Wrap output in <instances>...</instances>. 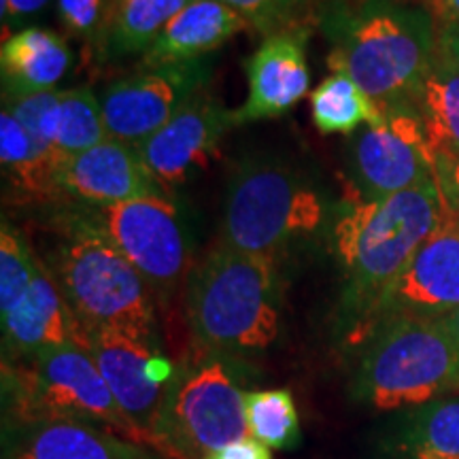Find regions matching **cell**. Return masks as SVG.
Here are the masks:
<instances>
[{"label":"cell","instance_id":"obj_1","mask_svg":"<svg viewBox=\"0 0 459 459\" xmlns=\"http://www.w3.org/2000/svg\"><path fill=\"white\" fill-rule=\"evenodd\" d=\"M443 217L436 181L385 198H353L334 223L344 274L342 307L359 324Z\"/></svg>","mask_w":459,"mask_h":459},{"label":"cell","instance_id":"obj_2","mask_svg":"<svg viewBox=\"0 0 459 459\" xmlns=\"http://www.w3.org/2000/svg\"><path fill=\"white\" fill-rule=\"evenodd\" d=\"M328 30L330 68L347 73L378 108L412 102L438 48L432 15L392 0L341 13Z\"/></svg>","mask_w":459,"mask_h":459},{"label":"cell","instance_id":"obj_3","mask_svg":"<svg viewBox=\"0 0 459 459\" xmlns=\"http://www.w3.org/2000/svg\"><path fill=\"white\" fill-rule=\"evenodd\" d=\"M186 307L192 334L209 351H264L281 325L277 257L217 247L189 273Z\"/></svg>","mask_w":459,"mask_h":459},{"label":"cell","instance_id":"obj_4","mask_svg":"<svg viewBox=\"0 0 459 459\" xmlns=\"http://www.w3.org/2000/svg\"><path fill=\"white\" fill-rule=\"evenodd\" d=\"M51 274L85 334L119 330L158 342L152 287L105 237L94 217L68 223Z\"/></svg>","mask_w":459,"mask_h":459},{"label":"cell","instance_id":"obj_5","mask_svg":"<svg viewBox=\"0 0 459 459\" xmlns=\"http://www.w3.org/2000/svg\"><path fill=\"white\" fill-rule=\"evenodd\" d=\"M459 387V344L445 319H387L368 332L355 394L377 411L423 406Z\"/></svg>","mask_w":459,"mask_h":459},{"label":"cell","instance_id":"obj_6","mask_svg":"<svg viewBox=\"0 0 459 459\" xmlns=\"http://www.w3.org/2000/svg\"><path fill=\"white\" fill-rule=\"evenodd\" d=\"M325 217L324 196L296 169L264 158L247 160L228 183L221 245L277 257L296 240L313 237Z\"/></svg>","mask_w":459,"mask_h":459},{"label":"cell","instance_id":"obj_7","mask_svg":"<svg viewBox=\"0 0 459 459\" xmlns=\"http://www.w3.org/2000/svg\"><path fill=\"white\" fill-rule=\"evenodd\" d=\"M4 394L9 395L11 423L68 419L149 445L119 409L94 358L79 344L43 349L24 358V364L4 368Z\"/></svg>","mask_w":459,"mask_h":459},{"label":"cell","instance_id":"obj_8","mask_svg":"<svg viewBox=\"0 0 459 459\" xmlns=\"http://www.w3.org/2000/svg\"><path fill=\"white\" fill-rule=\"evenodd\" d=\"M245 395L237 372L221 358H206L172 377L156 428L158 451L177 459H206L249 438Z\"/></svg>","mask_w":459,"mask_h":459},{"label":"cell","instance_id":"obj_9","mask_svg":"<svg viewBox=\"0 0 459 459\" xmlns=\"http://www.w3.org/2000/svg\"><path fill=\"white\" fill-rule=\"evenodd\" d=\"M105 237L117 247L153 296L169 298L192 266V232L175 200L164 194L105 206L94 215Z\"/></svg>","mask_w":459,"mask_h":459},{"label":"cell","instance_id":"obj_10","mask_svg":"<svg viewBox=\"0 0 459 459\" xmlns=\"http://www.w3.org/2000/svg\"><path fill=\"white\" fill-rule=\"evenodd\" d=\"M349 172L358 198L364 200L385 198L434 181V156L412 102L381 108L377 122L353 132Z\"/></svg>","mask_w":459,"mask_h":459},{"label":"cell","instance_id":"obj_11","mask_svg":"<svg viewBox=\"0 0 459 459\" xmlns=\"http://www.w3.org/2000/svg\"><path fill=\"white\" fill-rule=\"evenodd\" d=\"M213 68L206 60L139 66L102 91L100 107L108 139L139 147L200 94Z\"/></svg>","mask_w":459,"mask_h":459},{"label":"cell","instance_id":"obj_12","mask_svg":"<svg viewBox=\"0 0 459 459\" xmlns=\"http://www.w3.org/2000/svg\"><path fill=\"white\" fill-rule=\"evenodd\" d=\"M459 307V221L443 206L434 232L377 298L358 328L366 334L387 319H443Z\"/></svg>","mask_w":459,"mask_h":459},{"label":"cell","instance_id":"obj_13","mask_svg":"<svg viewBox=\"0 0 459 459\" xmlns=\"http://www.w3.org/2000/svg\"><path fill=\"white\" fill-rule=\"evenodd\" d=\"M88 351L124 415L158 449L156 428L175 377L158 342L119 330H94L88 332Z\"/></svg>","mask_w":459,"mask_h":459},{"label":"cell","instance_id":"obj_14","mask_svg":"<svg viewBox=\"0 0 459 459\" xmlns=\"http://www.w3.org/2000/svg\"><path fill=\"white\" fill-rule=\"evenodd\" d=\"M234 126V111L200 91L162 130L136 149L158 187L170 192L206 166L215 156L221 136Z\"/></svg>","mask_w":459,"mask_h":459},{"label":"cell","instance_id":"obj_15","mask_svg":"<svg viewBox=\"0 0 459 459\" xmlns=\"http://www.w3.org/2000/svg\"><path fill=\"white\" fill-rule=\"evenodd\" d=\"M56 186L60 194L99 209L164 194L143 164L139 149L115 139L68 156L56 172Z\"/></svg>","mask_w":459,"mask_h":459},{"label":"cell","instance_id":"obj_16","mask_svg":"<svg viewBox=\"0 0 459 459\" xmlns=\"http://www.w3.org/2000/svg\"><path fill=\"white\" fill-rule=\"evenodd\" d=\"M249 96L234 111L238 124L274 119L290 111L308 91L307 34L274 32L247 60Z\"/></svg>","mask_w":459,"mask_h":459},{"label":"cell","instance_id":"obj_17","mask_svg":"<svg viewBox=\"0 0 459 459\" xmlns=\"http://www.w3.org/2000/svg\"><path fill=\"white\" fill-rule=\"evenodd\" d=\"M7 440V459H156L111 429L68 419L13 423Z\"/></svg>","mask_w":459,"mask_h":459},{"label":"cell","instance_id":"obj_18","mask_svg":"<svg viewBox=\"0 0 459 459\" xmlns=\"http://www.w3.org/2000/svg\"><path fill=\"white\" fill-rule=\"evenodd\" d=\"M3 336L9 351L20 358L62 344L88 349V334L68 308L54 274L41 262L26 300L9 317H3Z\"/></svg>","mask_w":459,"mask_h":459},{"label":"cell","instance_id":"obj_19","mask_svg":"<svg viewBox=\"0 0 459 459\" xmlns=\"http://www.w3.org/2000/svg\"><path fill=\"white\" fill-rule=\"evenodd\" d=\"M245 28H249V22L221 0H194L172 17L170 24L143 54L141 66L203 60Z\"/></svg>","mask_w":459,"mask_h":459},{"label":"cell","instance_id":"obj_20","mask_svg":"<svg viewBox=\"0 0 459 459\" xmlns=\"http://www.w3.org/2000/svg\"><path fill=\"white\" fill-rule=\"evenodd\" d=\"M71 65L65 39L43 28H24L0 49L3 100L26 99L56 88Z\"/></svg>","mask_w":459,"mask_h":459},{"label":"cell","instance_id":"obj_21","mask_svg":"<svg viewBox=\"0 0 459 459\" xmlns=\"http://www.w3.org/2000/svg\"><path fill=\"white\" fill-rule=\"evenodd\" d=\"M412 105L432 156L459 158V66L438 48Z\"/></svg>","mask_w":459,"mask_h":459},{"label":"cell","instance_id":"obj_22","mask_svg":"<svg viewBox=\"0 0 459 459\" xmlns=\"http://www.w3.org/2000/svg\"><path fill=\"white\" fill-rule=\"evenodd\" d=\"M313 124L321 134L351 136L361 126L377 122L381 108L347 73L332 71L311 94Z\"/></svg>","mask_w":459,"mask_h":459},{"label":"cell","instance_id":"obj_23","mask_svg":"<svg viewBox=\"0 0 459 459\" xmlns=\"http://www.w3.org/2000/svg\"><path fill=\"white\" fill-rule=\"evenodd\" d=\"M194 0H117L107 34L111 56L145 54L177 13Z\"/></svg>","mask_w":459,"mask_h":459},{"label":"cell","instance_id":"obj_24","mask_svg":"<svg viewBox=\"0 0 459 459\" xmlns=\"http://www.w3.org/2000/svg\"><path fill=\"white\" fill-rule=\"evenodd\" d=\"M404 459H459V395L417 406L400 438Z\"/></svg>","mask_w":459,"mask_h":459},{"label":"cell","instance_id":"obj_25","mask_svg":"<svg viewBox=\"0 0 459 459\" xmlns=\"http://www.w3.org/2000/svg\"><path fill=\"white\" fill-rule=\"evenodd\" d=\"M0 162L11 181L30 196H54L56 166L34 147L30 134L7 108L0 113Z\"/></svg>","mask_w":459,"mask_h":459},{"label":"cell","instance_id":"obj_26","mask_svg":"<svg viewBox=\"0 0 459 459\" xmlns=\"http://www.w3.org/2000/svg\"><path fill=\"white\" fill-rule=\"evenodd\" d=\"M245 415L249 436L268 449H294L300 443V419L290 389L247 392Z\"/></svg>","mask_w":459,"mask_h":459},{"label":"cell","instance_id":"obj_27","mask_svg":"<svg viewBox=\"0 0 459 459\" xmlns=\"http://www.w3.org/2000/svg\"><path fill=\"white\" fill-rule=\"evenodd\" d=\"M39 262L26 249L24 240L7 223L0 232V317L11 313L26 300Z\"/></svg>","mask_w":459,"mask_h":459},{"label":"cell","instance_id":"obj_28","mask_svg":"<svg viewBox=\"0 0 459 459\" xmlns=\"http://www.w3.org/2000/svg\"><path fill=\"white\" fill-rule=\"evenodd\" d=\"M249 22L257 30H273L298 7L300 0H221Z\"/></svg>","mask_w":459,"mask_h":459},{"label":"cell","instance_id":"obj_29","mask_svg":"<svg viewBox=\"0 0 459 459\" xmlns=\"http://www.w3.org/2000/svg\"><path fill=\"white\" fill-rule=\"evenodd\" d=\"M62 24L77 37H91L102 20V0H57Z\"/></svg>","mask_w":459,"mask_h":459},{"label":"cell","instance_id":"obj_30","mask_svg":"<svg viewBox=\"0 0 459 459\" xmlns=\"http://www.w3.org/2000/svg\"><path fill=\"white\" fill-rule=\"evenodd\" d=\"M434 181L438 186L445 211L459 221V158L436 156Z\"/></svg>","mask_w":459,"mask_h":459},{"label":"cell","instance_id":"obj_31","mask_svg":"<svg viewBox=\"0 0 459 459\" xmlns=\"http://www.w3.org/2000/svg\"><path fill=\"white\" fill-rule=\"evenodd\" d=\"M206 459H273L271 449L257 443L249 436V438L237 440V443L223 446V449L211 453Z\"/></svg>","mask_w":459,"mask_h":459},{"label":"cell","instance_id":"obj_32","mask_svg":"<svg viewBox=\"0 0 459 459\" xmlns=\"http://www.w3.org/2000/svg\"><path fill=\"white\" fill-rule=\"evenodd\" d=\"M49 0H0V17H3V26H7V20L11 24L26 20L28 15H34L41 11Z\"/></svg>","mask_w":459,"mask_h":459},{"label":"cell","instance_id":"obj_33","mask_svg":"<svg viewBox=\"0 0 459 459\" xmlns=\"http://www.w3.org/2000/svg\"><path fill=\"white\" fill-rule=\"evenodd\" d=\"M440 28H459V0H429Z\"/></svg>","mask_w":459,"mask_h":459},{"label":"cell","instance_id":"obj_34","mask_svg":"<svg viewBox=\"0 0 459 459\" xmlns=\"http://www.w3.org/2000/svg\"><path fill=\"white\" fill-rule=\"evenodd\" d=\"M438 49L459 66V28H438Z\"/></svg>","mask_w":459,"mask_h":459},{"label":"cell","instance_id":"obj_35","mask_svg":"<svg viewBox=\"0 0 459 459\" xmlns=\"http://www.w3.org/2000/svg\"><path fill=\"white\" fill-rule=\"evenodd\" d=\"M443 319H445V324L449 325L453 338H455L457 344H459V307L453 313L446 315V317H443Z\"/></svg>","mask_w":459,"mask_h":459}]
</instances>
